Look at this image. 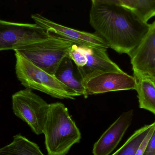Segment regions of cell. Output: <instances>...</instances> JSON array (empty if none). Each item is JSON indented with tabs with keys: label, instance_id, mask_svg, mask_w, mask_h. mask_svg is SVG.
<instances>
[{
	"label": "cell",
	"instance_id": "cell-6",
	"mask_svg": "<svg viewBox=\"0 0 155 155\" xmlns=\"http://www.w3.org/2000/svg\"><path fill=\"white\" fill-rule=\"evenodd\" d=\"M50 37L46 30L36 24L20 23L0 20V51H15Z\"/></svg>",
	"mask_w": 155,
	"mask_h": 155
},
{
	"label": "cell",
	"instance_id": "cell-8",
	"mask_svg": "<svg viewBox=\"0 0 155 155\" xmlns=\"http://www.w3.org/2000/svg\"><path fill=\"white\" fill-rule=\"evenodd\" d=\"M86 54L87 62L83 67L77 68L79 78L85 86L93 78L109 72H124L109 58L107 49L82 46Z\"/></svg>",
	"mask_w": 155,
	"mask_h": 155
},
{
	"label": "cell",
	"instance_id": "cell-9",
	"mask_svg": "<svg viewBox=\"0 0 155 155\" xmlns=\"http://www.w3.org/2000/svg\"><path fill=\"white\" fill-rule=\"evenodd\" d=\"M130 57L134 76L154 78L155 21L151 24L148 32Z\"/></svg>",
	"mask_w": 155,
	"mask_h": 155
},
{
	"label": "cell",
	"instance_id": "cell-12",
	"mask_svg": "<svg viewBox=\"0 0 155 155\" xmlns=\"http://www.w3.org/2000/svg\"><path fill=\"white\" fill-rule=\"evenodd\" d=\"M54 76L64 84L84 98L88 97L85 87L80 78L75 77L72 60L69 55L64 58L58 66Z\"/></svg>",
	"mask_w": 155,
	"mask_h": 155
},
{
	"label": "cell",
	"instance_id": "cell-15",
	"mask_svg": "<svg viewBox=\"0 0 155 155\" xmlns=\"http://www.w3.org/2000/svg\"><path fill=\"white\" fill-rule=\"evenodd\" d=\"M155 124V122L137 130L123 146L112 155H136L142 141Z\"/></svg>",
	"mask_w": 155,
	"mask_h": 155
},
{
	"label": "cell",
	"instance_id": "cell-4",
	"mask_svg": "<svg viewBox=\"0 0 155 155\" xmlns=\"http://www.w3.org/2000/svg\"><path fill=\"white\" fill-rule=\"evenodd\" d=\"M73 43L57 37L49 38L15 50L35 65L54 75L64 58L69 55Z\"/></svg>",
	"mask_w": 155,
	"mask_h": 155
},
{
	"label": "cell",
	"instance_id": "cell-20",
	"mask_svg": "<svg viewBox=\"0 0 155 155\" xmlns=\"http://www.w3.org/2000/svg\"><path fill=\"white\" fill-rule=\"evenodd\" d=\"M122 6L135 12L137 7L136 0H119Z\"/></svg>",
	"mask_w": 155,
	"mask_h": 155
},
{
	"label": "cell",
	"instance_id": "cell-14",
	"mask_svg": "<svg viewBox=\"0 0 155 155\" xmlns=\"http://www.w3.org/2000/svg\"><path fill=\"white\" fill-rule=\"evenodd\" d=\"M0 155H45L40 147L21 134L14 136L9 144L0 148Z\"/></svg>",
	"mask_w": 155,
	"mask_h": 155
},
{
	"label": "cell",
	"instance_id": "cell-5",
	"mask_svg": "<svg viewBox=\"0 0 155 155\" xmlns=\"http://www.w3.org/2000/svg\"><path fill=\"white\" fill-rule=\"evenodd\" d=\"M12 103L17 117L27 123L36 134H43L50 104L28 88L14 94Z\"/></svg>",
	"mask_w": 155,
	"mask_h": 155
},
{
	"label": "cell",
	"instance_id": "cell-21",
	"mask_svg": "<svg viewBox=\"0 0 155 155\" xmlns=\"http://www.w3.org/2000/svg\"><path fill=\"white\" fill-rule=\"evenodd\" d=\"M92 5L107 4L114 5H121V3L119 0H91Z\"/></svg>",
	"mask_w": 155,
	"mask_h": 155
},
{
	"label": "cell",
	"instance_id": "cell-13",
	"mask_svg": "<svg viewBox=\"0 0 155 155\" xmlns=\"http://www.w3.org/2000/svg\"><path fill=\"white\" fill-rule=\"evenodd\" d=\"M134 77L136 79L135 90L138 94L139 107L155 115V79L146 76Z\"/></svg>",
	"mask_w": 155,
	"mask_h": 155
},
{
	"label": "cell",
	"instance_id": "cell-19",
	"mask_svg": "<svg viewBox=\"0 0 155 155\" xmlns=\"http://www.w3.org/2000/svg\"><path fill=\"white\" fill-rule=\"evenodd\" d=\"M143 155H155V128L153 135L148 143Z\"/></svg>",
	"mask_w": 155,
	"mask_h": 155
},
{
	"label": "cell",
	"instance_id": "cell-18",
	"mask_svg": "<svg viewBox=\"0 0 155 155\" xmlns=\"http://www.w3.org/2000/svg\"><path fill=\"white\" fill-rule=\"evenodd\" d=\"M155 128V124L150 129V131L148 132L144 139L142 141L136 155H143V154L147 147V145H148V143H149V141H150V139H151V137L153 135Z\"/></svg>",
	"mask_w": 155,
	"mask_h": 155
},
{
	"label": "cell",
	"instance_id": "cell-11",
	"mask_svg": "<svg viewBox=\"0 0 155 155\" xmlns=\"http://www.w3.org/2000/svg\"><path fill=\"white\" fill-rule=\"evenodd\" d=\"M133 117V110L123 113L94 144L93 154L109 155L113 152L131 125Z\"/></svg>",
	"mask_w": 155,
	"mask_h": 155
},
{
	"label": "cell",
	"instance_id": "cell-3",
	"mask_svg": "<svg viewBox=\"0 0 155 155\" xmlns=\"http://www.w3.org/2000/svg\"><path fill=\"white\" fill-rule=\"evenodd\" d=\"M15 73L18 80L26 88L37 90L59 99L74 100L79 94L60 82L31 62L15 53Z\"/></svg>",
	"mask_w": 155,
	"mask_h": 155
},
{
	"label": "cell",
	"instance_id": "cell-1",
	"mask_svg": "<svg viewBox=\"0 0 155 155\" xmlns=\"http://www.w3.org/2000/svg\"><path fill=\"white\" fill-rule=\"evenodd\" d=\"M89 23L109 48L129 56L151 26L135 12L114 5H92Z\"/></svg>",
	"mask_w": 155,
	"mask_h": 155
},
{
	"label": "cell",
	"instance_id": "cell-17",
	"mask_svg": "<svg viewBox=\"0 0 155 155\" xmlns=\"http://www.w3.org/2000/svg\"><path fill=\"white\" fill-rule=\"evenodd\" d=\"M69 56L77 68L84 67L87 62L86 54L82 46L74 44L69 53Z\"/></svg>",
	"mask_w": 155,
	"mask_h": 155
},
{
	"label": "cell",
	"instance_id": "cell-7",
	"mask_svg": "<svg viewBox=\"0 0 155 155\" xmlns=\"http://www.w3.org/2000/svg\"><path fill=\"white\" fill-rule=\"evenodd\" d=\"M31 18L35 23L46 30L49 35L70 41L79 46H92L109 48L106 42L98 34L78 31L66 27L38 14L32 15Z\"/></svg>",
	"mask_w": 155,
	"mask_h": 155
},
{
	"label": "cell",
	"instance_id": "cell-2",
	"mask_svg": "<svg viewBox=\"0 0 155 155\" xmlns=\"http://www.w3.org/2000/svg\"><path fill=\"white\" fill-rule=\"evenodd\" d=\"M43 134L48 155H66L81 138L68 108L60 102L50 104Z\"/></svg>",
	"mask_w": 155,
	"mask_h": 155
},
{
	"label": "cell",
	"instance_id": "cell-10",
	"mask_svg": "<svg viewBox=\"0 0 155 155\" xmlns=\"http://www.w3.org/2000/svg\"><path fill=\"white\" fill-rule=\"evenodd\" d=\"M87 95L136 89V79L126 73L109 72L93 78L85 85Z\"/></svg>",
	"mask_w": 155,
	"mask_h": 155
},
{
	"label": "cell",
	"instance_id": "cell-16",
	"mask_svg": "<svg viewBox=\"0 0 155 155\" xmlns=\"http://www.w3.org/2000/svg\"><path fill=\"white\" fill-rule=\"evenodd\" d=\"M137 7L135 12L147 22L155 16V0H136Z\"/></svg>",
	"mask_w": 155,
	"mask_h": 155
},
{
	"label": "cell",
	"instance_id": "cell-22",
	"mask_svg": "<svg viewBox=\"0 0 155 155\" xmlns=\"http://www.w3.org/2000/svg\"></svg>",
	"mask_w": 155,
	"mask_h": 155
}]
</instances>
